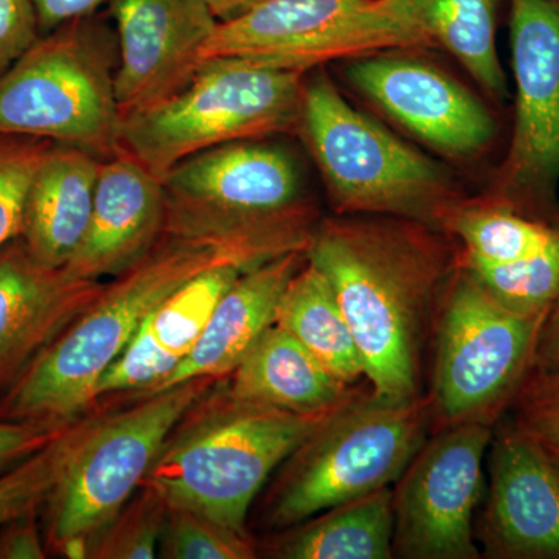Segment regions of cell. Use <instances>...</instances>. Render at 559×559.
<instances>
[{
	"mask_svg": "<svg viewBox=\"0 0 559 559\" xmlns=\"http://www.w3.org/2000/svg\"><path fill=\"white\" fill-rule=\"evenodd\" d=\"M215 14L216 20L226 22L248 13L253 7L264 2V0H205Z\"/></svg>",
	"mask_w": 559,
	"mask_h": 559,
	"instance_id": "38",
	"label": "cell"
},
{
	"mask_svg": "<svg viewBox=\"0 0 559 559\" xmlns=\"http://www.w3.org/2000/svg\"><path fill=\"white\" fill-rule=\"evenodd\" d=\"M266 261L255 246L227 235L165 229L0 395V419L66 426L83 418L97 403L102 378L157 305L210 267L235 263L252 270Z\"/></svg>",
	"mask_w": 559,
	"mask_h": 559,
	"instance_id": "2",
	"label": "cell"
},
{
	"mask_svg": "<svg viewBox=\"0 0 559 559\" xmlns=\"http://www.w3.org/2000/svg\"><path fill=\"white\" fill-rule=\"evenodd\" d=\"M109 11L119 58L114 86L123 121L190 83L219 21L205 0H109Z\"/></svg>",
	"mask_w": 559,
	"mask_h": 559,
	"instance_id": "14",
	"label": "cell"
},
{
	"mask_svg": "<svg viewBox=\"0 0 559 559\" xmlns=\"http://www.w3.org/2000/svg\"><path fill=\"white\" fill-rule=\"evenodd\" d=\"M305 73L210 58L183 90L120 123L117 146L157 178L202 151L299 127Z\"/></svg>",
	"mask_w": 559,
	"mask_h": 559,
	"instance_id": "7",
	"label": "cell"
},
{
	"mask_svg": "<svg viewBox=\"0 0 559 559\" xmlns=\"http://www.w3.org/2000/svg\"><path fill=\"white\" fill-rule=\"evenodd\" d=\"M246 271L235 263L210 267L157 305L102 378L97 401L134 392L138 399L171 374L197 347L221 297Z\"/></svg>",
	"mask_w": 559,
	"mask_h": 559,
	"instance_id": "19",
	"label": "cell"
},
{
	"mask_svg": "<svg viewBox=\"0 0 559 559\" xmlns=\"http://www.w3.org/2000/svg\"><path fill=\"white\" fill-rule=\"evenodd\" d=\"M432 428L428 393L388 400L369 385L285 460L267 498V524L289 528L393 487Z\"/></svg>",
	"mask_w": 559,
	"mask_h": 559,
	"instance_id": "5",
	"label": "cell"
},
{
	"mask_svg": "<svg viewBox=\"0 0 559 559\" xmlns=\"http://www.w3.org/2000/svg\"><path fill=\"white\" fill-rule=\"evenodd\" d=\"M459 260L492 299L516 314L546 316L559 293V241L528 259L513 263Z\"/></svg>",
	"mask_w": 559,
	"mask_h": 559,
	"instance_id": "27",
	"label": "cell"
},
{
	"mask_svg": "<svg viewBox=\"0 0 559 559\" xmlns=\"http://www.w3.org/2000/svg\"><path fill=\"white\" fill-rule=\"evenodd\" d=\"M443 231L382 215L322 221L307 260L336 294L374 395H421L423 356L457 266Z\"/></svg>",
	"mask_w": 559,
	"mask_h": 559,
	"instance_id": "1",
	"label": "cell"
},
{
	"mask_svg": "<svg viewBox=\"0 0 559 559\" xmlns=\"http://www.w3.org/2000/svg\"><path fill=\"white\" fill-rule=\"evenodd\" d=\"M444 234L462 242V255L487 263L528 259L559 241V223L524 215L496 202L462 204Z\"/></svg>",
	"mask_w": 559,
	"mask_h": 559,
	"instance_id": "26",
	"label": "cell"
},
{
	"mask_svg": "<svg viewBox=\"0 0 559 559\" xmlns=\"http://www.w3.org/2000/svg\"><path fill=\"white\" fill-rule=\"evenodd\" d=\"M347 75L356 90L432 148L471 156L495 138V119L481 102L425 62L370 55L356 58Z\"/></svg>",
	"mask_w": 559,
	"mask_h": 559,
	"instance_id": "16",
	"label": "cell"
},
{
	"mask_svg": "<svg viewBox=\"0 0 559 559\" xmlns=\"http://www.w3.org/2000/svg\"><path fill=\"white\" fill-rule=\"evenodd\" d=\"M543 320L507 310L459 260L430 334L432 429L496 428L533 370Z\"/></svg>",
	"mask_w": 559,
	"mask_h": 559,
	"instance_id": "9",
	"label": "cell"
},
{
	"mask_svg": "<svg viewBox=\"0 0 559 559\" xmlns=\"http://www.w3.org/2000/svg\"><path fill=\"white\" fill-rule=\"evenodd\" d=\"M299 127L340 215L395 216L444 234L463 204L439 164L353 108L322 73L305 81Z\"/></svg>",
	"mask_w": 559,
	"mask_h": 559,
	"instance_id": "4",
	"label": "cell"
},
{
	"mask_svg": "<svg viewBox=\"0 0 559 559\" xmlns=\"http://www.w3.org/2000/svg\"><path fill=\"white\" fill-rule=\"evenodd\" d=\"M516 119L496 204L559 223V0H510Z\"/></svg>",
	"mask_w": 559,
	"mask_h": 559,
	"instance_id": "13",
	"label": "cell"
},
{
	"mask_svg": "<svg viewBox=\"0 0 559 559\" xmlns=\"http://www.w3.org/2000/svg\"><path fill=\"white\" fill-rule=\"evenodd\" d=\"M167 223L164 180L117 146L103 157L90 227L68 270L81 278H114L159 242Z\"/></svg>",
	"mask_w": 559,
	"mask_h": 559,
	"instance_id": "18",
	"label": "cell"
},
{
	"mask_svg": "<svg viewBox=\"0 0 559 559\" xmlns=\"http://www.w3.org/2000/svg\"><path fill=\"white\" fill-rule=\"evenodd\" d=\"M437 46L451 51L492 97L507 95L496 47V0H412Z\"/></svg>",
	"mask_w": 559,
	"mask_h": 559,
	"instance_id": "25",
	"label": "cell"
},
{
	"mask_svg": "<svg viewBox=\"0 0 559 559\" xmlns=\"http://www.w3.org/2000/svg\"><path fill=\"white\" fill-rule=\"evenodd\" d=\"M105 2L109 0H33L39 33L47 35L69 22L94 16Z\"/></svg>",
	"mask_w": 559,
	"mask_h": 559,
	"instance_id": "36",
	"label": "cell"
},
{
	"mask_svg": "<svg viewBox=\"0 0 559 559\" xmlns=\"http://www.w3.org/2000/svg\"><path fill=\"white\" fill-rule=\"evenodd\" d=\"M38 511H28L0 527V559H44L49 557L46 539L40 536Z\"/></svg>",
	"mask_w": 559,
	"mask_h": 559,
	"instance_id": "35",
	"label": "cell"
},
{
	"mask_svg": "<svg viewBox=\"0 0 559 559\" xmlns=\"http://www.w3.org/2000/svg\"><path fill=\"white\" fill-rule=\"evenodd\" d=\"M264 139L215 146L165 175V229L213 231L250 242L271 259L307 252L318 229L299 165Z\"/></svg>",
	"mask_w": 559,
	"mask_h": 559,
	"instance_id": "6",
	"label": "cell"
},
{
	"mask_svg": "<svg viewBox=\"0 0 559 559\" xmlns=\"http://www.w3.org/2000/svg\"><path fill=\"white\" fill-rule=\"evenodd\" d=\"M543 447L546 448L547 454L550 455V459L559 468V443H543Z\"/></svg>",
	"mask_w": 559,
	"mask_h": 559,
	"instance_id": "39",
	"label": "cell"
},
{
	"mask_svg": "<svg viewBox=\"0 0 559 559\" xmlns=\"http://www.w3.org/2000/svg\"><path fill=\"white\" fill-rule=\"evenodd\" d=\"M436 46L412 0H264L219 22L202 61L238 58L305 73L342 58Z\"/></svg>",
	"mask_w": 559,
	"mask_h": 559,
	"instance_id": "11",
	"label": "cell"
},
{
	"mask_svg": "<svg viewBox=\"0 0 559 559\" xmlns=\"http://www.w3.org/2000/svg\"><path fill=\"white\" fill-rule=\"evenodd\" d=\"M90 421L76 419L43 450L0 473V527L46 503Z\"/></svg>",
	"mask_w": 559,
	"mask_h": 559,
	"instance_id": "28",
	"label": "cell"
},
{
	"mask_svg": "<svg viewBox=\"0 0 559 559\" xmlns=\"http://www.w3.org/2000/svg\"><path fill=\"white\" fill-rule=\"evenodd\" d=\"M167 514L164 499L153 489L140 487L116 520L92 540L90 558H156Z\"/></svg>",
	"mask_w": 559,
	"mask_h": 559,
	"instance_id": "29",
	"label": "cell"
},
{
	"mask_svg": "<svg viewBox=\"0 0 559 559\" xmlns=\"http://www.w3.org/2000/svg\"><path fill=\"white\" fill-rule=\"evenodd\" d=\"M533 370H559V293L544 316L536 342Z\"/></svg>",
	"mask_w": 559,
	"mask_h": 559,
	"instance_id": "37",
	"label": "cell"
},
{
	"mask_svg": "<svg viewBox=\"0 0 559 559\" xmlns=\"http://www.w3.org/2000/svg\"><path fill=\"white\" fill-rule=\"evenodd\" d=\"M103 157L80 146L55 143L33 176L17 238L33 259L68 266L80 248L94 207Z\"/></svg>",
	"mask_w": 559,
	"mask_h": 559,
	"instance_id": "21",
	"label": "cell"
},
{
	"mask_svg": "<svg viewBox=\"0 0 559 559\" xmlns=\"http://www.w3.org/2000/svg\"><path fill=\"white\" fill-rule=\"evenodd\" d=\"M165 559H253L250 535L235 532L193 511L168 509L159 544Z\"/></svg>",
	"mask_w": 559,
	"mask_h": 559,
	"instance_id": "30",
	"label": "cell"
},
{
	"mask_svg": "<svg viewBox=\"0 0 559 559\" xmlns=\"http://www.w3.org/2000/svg\"><path fill=\"white\" fill-rule=\"evenodd\" d=\"M216 382H182L134 399L116 414L91 418L44 503L47 549L64 558H90L92 540L142 487L173 428Z\"/></svg>",
	"mask_w": 559,
	"mask_h": 559,
	"instance_id": "8",
	"label": "cell"
},
{
	"mask_svg": "<svg viewBox=\"0 0 559 559\" xmlns=\"http://www.w3.org/2000/svg\"><path fill=\"white\" fill-rule=\"evenodd\" d=\"M511 423L540 443H559V370H532L510 407Z\"/></svg>",
	"mask_w": 559,
	"mask_h": 559,
	"instance_id": "32",
	"label": "cell"
},
{
	"mask_svg": "<svg viewBox=\"0 0 559 559\" xmlns=\"http://www.w3.org/2000/svg\"><path fill=\"white\" fill-rule=\"evenodd\" d=\"M39 36L33 0H0V79Z\"/></svg>",
	"mask_w": 559,
	"mask_h": 559,
	"instance_id": "33",
	"label": "cell"
},
{
	"mask_svg": "<svg viewBox=\"0 0 559 559\" xmlns=\"http://www.w3.org/2000/svg\"><path fill=\"white\" fill-rule=\"evenodd\" d=\"M216 384L173 428L142 487L156 491L168 509L193 511L249 535L250 507L272 473L344 406L293 414L238 399L227 381Z\"/></svg>",
	"mask_w": 559,
	"mask_h": 559,
	"instance_id": "3",
	"label": "cell"
},
{
	"mask_svg": "<svg viewBox=\"0 0 559 559\" xmlns=\"http://www.w3.org/2000/svg\"><path fill=\"white\" fill-rule=\"evenodd\" d=\"M53 145L46 139L0 134V249L20 235L28 187Z\"/></svg>",
	"mask_w": 559,
	"mask_h": 559,
	"instance_id": "31",
	"label": "cell"
},
{
	"mask_svg": "<svg viewBox=\"0 0 559 559\" xmlns=\"http://www.w3.org/2000/svg\"><path fill=\"white\" fill-rule=\"evenodd\" d=\"M369 385L367 381L345 384L275 323L227 381V388L238 399L299 415L330 414Z\"/></svg>",
	"mask_w": 559,
	"mask_h": 559,
	"instance_id": "22",
	"label": "cell"
},
{
	"mask_svg": "<svg viewBox=\"0 0 559 559\" xmlns=\"http://www.w3.org/2000/svg\"><path fill=\"white\" fill-rule=\"evenodd\" d=\"M275 325L288 331L345 384L366 381L362 359L329 280L311 264L290 278L280 300Z\"/></svg>",
	"mask_w": 559,
	"mask_h": 559,
	"instance_id": "24",
	"label": "cell"
},
{
	"mask_svg": "<svg viewBox=\"0 0 559 559\" xmlns=\"http://www.w3.org/2000/svg\"><path fill=\"white\" fill-rule=\"evenodd\" d=\"M266 554L277 559H392L393 487L280 530Z\"/></svg>",
	"mask_w": 559,
	"mask_h": 559,
	"instance_id": "23",
	"label": "cell"
},
{
	"mask_svg": "<svg viewBox=\"0 0 559 559\" xmlns=\"http://www.w3.org/2000/svg\"><path fill=\"white\" fill-rule=\"evenodd\" d=\"M75 423V421H73ZM72 425V423H70ZM43 423L2 421L0 419V473L31 457L68 428Z\"/></svg>",
	"mask_w": 559,
	"mask_h": 559,
	"instance_id": "34",
	"label": "cell"
},
{
	"mask_svg": "<svg viewBox=\"0 0 559 559\" xmlns=\"http://www.w3.org/2000/svg\"><path fill=\"white\" fill-rule=\"evenodd\" d=\"M105 283L39 263L20 238L0 249V395L91 307Z\"/></svg>",
	"mask_w": 559,
	"mask_h": 559,
	"instance_id": "17",
	"label": "cell"
},
{
	"mask_svg": "<svg viewBox=\"0 0 559 559\" xmlns=\"http://www.w3.org/2000/svg\"><path fill=\"white\" fill-rule=\"evenodd\" d=\"M94 16L40 35L0 79V134L114 153L117 40Z\"/></svg>",
	"mask_w": 559,
	"mask_h": 559,
	"instance_id": "10",
	"label": "cell"
},
{
	"mask_svg": "<svg viewBox=\"0 0 559 559\" xmlns=\"http://www.w3.org/2000/svg\"><path fill=\"white\" fill-rule=\"evenodd\" d=\"M487 496L476 522L481 558L559 559V468L511 421L489 444Z\"/></svg>",
	"mask_w": 559,
	"mask_h": 559,
	"instance_id": "15",
	"label": "cell"
},
{
	"mask_svg": "<svg viewBox=\"0 0 559 559\" xmlns=\"http://www.w3.org/2000/svg\"><path fill=\"white\" fill-rule=\"evenodd\" d=\"M305 261L307 252L297 250L242 272L213 308L189 358L156 388L140 396L200 378L219 381L230 377L253 345L274 325L283 293Z\"/></svg>",
	"mask_w": 559,
	"mask_h": 559,
	"instance_id": "20",
	"label": "cell"
},
{
	"mask_svg": "<svg viewBox=\"0 0 559 559\" xmlns=\"http://www.w3.org/2000/svg\"><path fill=\"white\" fill-rule=\"evenodd\" d=\"M495 428L432 429L393 485V558L479 559L476 510Z\"/></svg>",
	"mask_w": 559,
	"mask_h": 559,
	"instance_id": "12",
	"label": "cell"
}]
</instances>
